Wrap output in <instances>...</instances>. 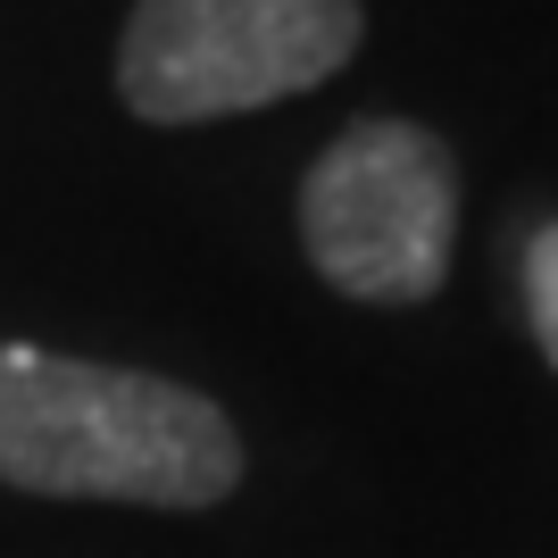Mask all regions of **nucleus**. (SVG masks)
Masks as SVG:
<instances>
[{"label": "nucleus", "mask_w": 558, "mask_h": 558, "mask_svg": "<svg viewBox=\"0 0 558 558\" xmlns=\"http://www.w3.org/2000/svg\"><path fill=\"white\" fill-rule=\"evenodd\" d=\"M459 242V159L409 117H359L301 175L308 267L367 308H417L442 292Z\"/></svg>", "instance_id": "7ed1b4c3"}, {"label": "nucleus", "mask_w": 558, "mask_h": 558, "mask_svg": "<svg viewBox=\"0 0 558 558\" xmlns=\"http://www.w3.org/2000/svg\"><path fill=\"white\" fill-rule=\"evenodd\" d=\"M525 317H534L542 359L558 367V226H542L525 242Z\"/></svg>", "instance_id": "20e7f679"}, {"label": "nucleus", "mask_w": 558, "mask_h": 558, "mask_svg": "<svg viewBox=\"0 0 558 558\" xmlns=\"http://www.w3.org/2000/svg\"><path fill=\"white\" fill-rule=\"evenodd\" d=\"M0 484L43 500L217 509L242 484V434L175 375L0 342Z\"/></svg>", "instance_id": "f257e3e1"}, {"label": "nucleus", "mask_w": 558, "mask_h": 558, "mask_svg": "<svg viewBox=\"0 0 558 558\" xmlns=\"http://www.w3.org/2000/svg\"><path fill=\"white\" fill-rule=\"evenodd\" d=\"M359 34V0H134L117 93L142 125H209L342 75Z\"/></svg>", "instance_id": "f03ea898"}]
</instances>
